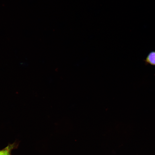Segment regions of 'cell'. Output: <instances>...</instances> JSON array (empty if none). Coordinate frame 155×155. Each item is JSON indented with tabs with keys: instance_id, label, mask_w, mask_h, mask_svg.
<instances>
[{
	"instance_id": "1",
	"label": "cell",
	"mask_w": 155,
	"mask_h": 155,
	"mask_svg": "<svg viewBox=\"0 0 155 155\" xmlns=\"http://www.w3.org/2000/svg\"><path fill=\"white\" fill-rule=\"evenodd\" d=\"M144 61L147 65L155 66V51L150 52L147 55Z\"/></svg>"
},
{
	"instance_id": "2",
	"label": "cell",
	"mask_w": 155,
	"mask_h": 155,
	"mask_svg": "<svg viewBox=\"0 0 155 155\" xmlns=\"http://www.w3.org/2000/svg\"><path fill=\"white\" fill-rule=\"evenodd\" d=\"M11 148L10 146H8L4 149L0 150V155H11Z\"/></svg>"
}]
</instances>
